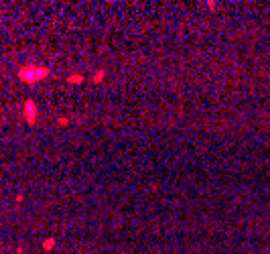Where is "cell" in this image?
Returning a JSON list of instances; mask_svg holds the SVG:
<instances>
[{
    "instance_id": "cell-1",
    "label": "cell",
    "mask_w": 270,
    "mask_h": 254,
    "mask_svg": "<svg viewBox=\"0 0 270 254\" xmlns=\"http://www.w3.org/2000/svg\"><path fill=\"white\" fill-rule=\"evenodd\" d=\"M18 79L25 83H35V81H41L49 75V69L47 67H41V65H25V67L18 69Z\"/></svg>"
},
{
    "instance_id": "cell-2",
    "label": "cell",
    "mask_w": 270,
    "mask_h": 254,
    "mask_svg": "<svg viewBox=\"0 0 270 254\" xmlns=\"http://www.w3.org/2000/svg\"><path fill=\"white\" fill-rule=\"evenodd\" d=\"M22 114H25L27 124L33 126V124L37 122V104H35L33 100H27V102L22 104Z\"/></svg>"
},
{
    "instance_id": "cell-3",
    "label": "cell",
    "mask_w": 270,
    "mask_h": 254,
    "mask_svg": "<svg viewBox=\"0 0 270 254\" xmlns=\"http://www.w3.org/2000/svg\"><path fill=\"white\" fill-rule=\"evenodd\" d=\"M65 81L69 83V85H73V83H81L84 81V75L81 73H71V75H67V79Z\"/></svg>"
},
{
    "instance_id": "cell-4",
    "label": "cell",
    "mask_w": 270,
    "mask_h": 254,
    "mask_svg": "<svg viewBox=\"0 0 270 254\" xmlns=\"http://www.w3.org/2000/svg\"><path fill=\"white\" fill-rule=\"evenodd\" d=\"M53 248H55V238L43 240V250H53Z\"/></svg>"
},
{
    "instance_id": "cell-5",
    "label": "cell",
    "mask_w": 270,
    "mask_h": 254,
    "mask_svg": "<svg viewBox=\"0 0 270 254\" xmlns=\"http://www.w3.org/2000/svg\"><path fill=\"white\" fill-rule=\"evenodd\" d=\"M104 79V71H98V73L93 75V81H102Z\"/></svg>"
}]
</instances>
